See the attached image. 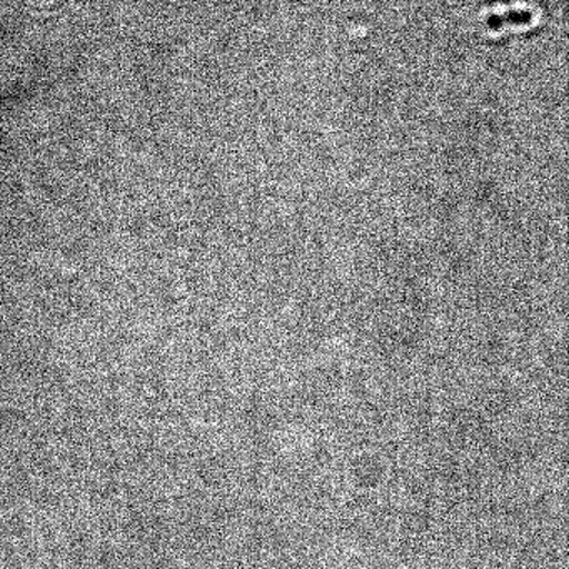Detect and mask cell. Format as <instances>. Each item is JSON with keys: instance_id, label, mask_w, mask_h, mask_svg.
Listing matches in <instances>:
<instances>
[{"instance_id": "obj_1", "label": "cell", "mask_w": 569, "mask_h": 569, "mask_svg": "<svg viewBox=\"0 0 569 569\" xmlns=\"http://www.w3.org/2000/svg\"><path fill=\"white\" fill-rule=\"evenodd\" d=\"M476 31L491 41L531 34L542 24L541 0H469Z\"/></svg>"}]
</instances>
